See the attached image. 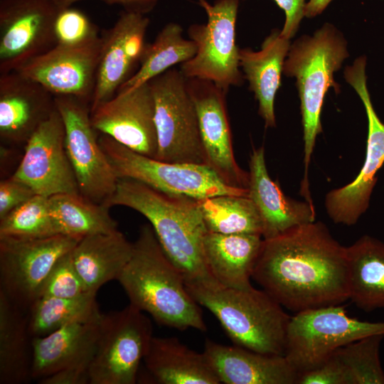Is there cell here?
Wrapping results in <instances>:
<instances>
[{
  "instance_id": "cell-1",
  "label": "cell",
  "mask_w": 384,
  "mask_h": 384,
  "mask_svg": "<svg viewBox=\"0 0 384 384\" xmlns=\"http://www.w3.org/2000/svg\"><path fill=\"white\" fill-rule=\"evenodd\" d=\"M252 279L295 314L349 299L346 247L321 222L263 239Z\"/></svg>"
},
{
  "instance_id": "cell-2",
  "label": "cell",
  "mask_w": 384,
  "mask_h": 384,
  "mask_svg": "<svg viewBox=\"0 0 384 384\" xmlns=\"http://www.w3.org/2000/svg\"><path fill=\"white\" fill-rule=\"evenodd\" d=\"M104 205L132 208L149 221L165 253L181 274L186 289L219 285L205 262L203 240L208 230L197 199L161 192L132 179L119 178L114 193Z\"/></svg>"
},
{
  "instance_id": "cell-3",
  "label": "cell",
  "mask_w": 384,
  "mask_h": 384,
  "mask_svg": "<svg viewBox=\"0 0 384 384\" xmlns=\"http://www.w3.org/2000/svg\"><path fill=\"white\" fill-rule=\"evenodd\" d=\"M117 281L129 304L159 324L179 331L206 330L199 304L161 246L151 225L141 227L132 256Z\"/></svg>"
},
{
  "instance_id": "cell-4",
  "label": "cell",
  "mask_w": 384,
  "mask_h": 384,
  "mask_svg": "<svg viewBox=\"0 0 384 384\" xmlns=\"http://www.w3.org/2000/svg\"><path fill=\"white\" fill-rule=\"evenodd\" d=\"M348 56L346 42L341 33L329 23L324 24L313 36H304L291 46L283 73L296 78L300 99L304 138V173L300 193L312 202L308 178L309 166L316 138L322 132L321 113L324 97L330 87L338 93L340 85L334 73Z\"/></svg>"
},
{
  "instance_id": "cell-5",
  "label": "cell",
  "mask_w": 384,
  "mask_h": 384,
  "mask_svg": "<svg viewBox=\"0 0 384 384\" xmlns=\"http://www.w3.org/2000/svg\"><path fill=\"white\" fill-rule=\"evenodd\" d=\"M187 290L216 317L234 345L262 353L284 355L292 316L263 289L218 285Z\"/></svg>"
},
{
  "instance_id": "cell-6",
  "label": "cell",
  "mask_w": 384,
  "mask_h": 384,
  "mask_svg": "<svg viewBox=\"0 0 384 384\" xmlns=\"http://www.w3.org/2000/svg\"><path fill=\"white\" fill-rule=\"evenodd\" d=\"M98 141L118 178H129L157 191L196 199L218 195L248 196L247 188L225 183L205 164H176L137 153L107 135Z\"/></svg>"
},
{
  "instance_id": "cell-7",
  "label": "cell",
  "mask_w": 384,
  "mask_h": 384,
  "mask_svg": "<svg viewBox=\"0 0 384 384\" xmlns=\"http://www.w3.org/2000/svg\"><path fill=\"white\" fill-rule=\"evenodd\" d=\"M374 334L384 335V321L350 317L341 304L307 309L291 317L284 356L300 373L318 366L339 348Z\"/></svg>"
},
{
  "instance_id": "cell-8",
  "label": "cell",
  "mask_w": 384,
  "mask_h": 384,
  "mask_svg": "<svg viewBox=\"0 0 384 384\" xmlns=\"http://www.w3.org/2000/svg\"><path fill=\"white\" fill-rule=\"evenodd\" d=\"M207 22L192 24L188 36L196 46L195 55L181 65L186 78L209 80L225 91L243 83L240 69L235 27L239 0H216L213 4L198 0Z\"/></svg>"
},
{
  "instance_id": "cell-9",
  "label": "cell",
  "mask_w": 384,
  "mask_h": 384,
  "mask_svg": "<svg viewBox=\"0 0 384 384\" xmlns=\"http://www.w3.org/2000/svg\"><path fill=\"white\" fill-rule=\"evenodd\" d=\"M149 82L158 139L155 159L206 165L197 113L186 77L180 70L171 68Z\"/></svg>"
},
{
  "instance_id": "cell-10",
  "label": "cell",
  "mask_w": 384,
  "mask_h": 384,
  "mask_svg": "<svg viewBox=\"0 0 384 384\" xmlns=\"http://www.w3.org/2000/svg\"><path fill=\"white\" fill-rule=\"evenodd\" d=\"M152 338L150 319L130 304L102 314L89 384H134Z\"/></svg>"
},
{
  "instance_id": "cell-11",
  "label": "cell",
  "mask_w": 384,
  "mask_h": 384,
  "mask_svg": "<svg viewBox=\"0 0 384 384\" xmlns=\"http://www.w3.org/2000/svg\"><path fill=\"white\" fill-rule=\"evenodd\" d=\"M65 127V148L79 193L104 204L114 193L118 177L100 145L90 119V105L70 96H55Z\"/></svg>"
},
{
  "instance_id": "cell-12",
  "label": "cell",
  "mask_w": 384,
  "mask_h": 384,
  "mask_svg": "<svg viewBox=\"0 0 384 384\" xmlns=\"http://www.w3.org/2000/svg\"><path fill=\"white\" fill-rule=\"evenodd\" d=\"M366 58L356 59L344 70V77L360 97L368 119V137L364 164L348 184L330 191L325 208L335 223L353 225L368 210L377 182V174L384 164V123L375 111L367 87Z\"/></svg>"
},
{
  "instance_id": "cell-13",
  "label": "cell",
  "mask_w": 384,
  "mask_h": 384,
  "mask_svg": "<svg viewBox=\"0 0 384 384\" xmlns=\"http://www.w3.org/2000/svg\"><path fill=\"white\" fill-rule=\"evenodd\" d=\"M80 239L61 234L39 239L0 238V292L27 312L41 297L56 262Z\"/></svg>"
},
{
  "instance_id": "cell-14",
  "label": "cell",
  "mask_w": 384,
  "mask_h": 384,
  "mask_svg": "<svg viewBox=\"0 0 384 384\" xmlns=\"http://www.w3.org/2000/svg\"><path fill=\"white\" fill-rule=\"evenodd\" d=\"M101 317L73 322L33 338L32 380L40 384H89Z\"/></svg>"
},
{
  "instance_id": "cell-15",
  "label": "cell",
  "mask_w": 384,
  "mask_h": 384,
  "mask_svg": "<svg viewBox=\"0 0 384 384\" xmlns=\"http://www.w3.org/2000/svg\"><path fill=\"white\" fill-rule=\"evenodd\" d=\"M53 0H0V74L16 71L56 44Z\"/></svg>"
},
{
  "instance_id": "cell-16",
  "label": "cell",
  "mask_w": 384,
  "mask_h": 384,
  "mask_svg": "<svg viewBox=\"0 0 384 384\" xmlns=\"http://www.w3.org/2000/svg\"><path fill=\"white\" fill-rule=\"evenodd\" d=\"M102 48L98 35L80 43L55 44L16 71L55 96L91 103Z\"/></svg>"
},
{
  "instance_id": "cell-17",
  "label": "cell",
  "mask_w": 384,
  "mask_h": 384,
  "mask_svg": "<svg viewBox=\"0 0 384 384\" xmlns=\"http://www.w3.org/2000/svg\"><path fill=\"white\" fill-rule=\"evenodd\" d=\"M186 84L197 113L206 165L228 186L247 188L249 173L239 166L234 155L228 92L199 78H186Z\"/></svg>"
},
{
  "instance_id": "cell-18",
  "label": "cell",
  "mask_w": 384,
  "mask_h": 384,
  "mask_svg": "<svg viewBox=\"0 0 384 384\" xmlns=\"http://www.w3.org/2000/svg\"><path fill=\"white\" fill-rule=\"evenodd\" d=\"M36 195L80 193L65 148V127L56 107L25 144L22 159L11 176Z\"/></svg>"
},
{
  "instance_id": "cell-19",
  "label": "cell",
  "mask_w": 384,
  "mask_h": 384,
  "mask_svg": "<svg viewBox=\"0 0 384 384\" xmlns=\"http://www.w3.org/2000/svg\"><path fill=\"white\" fill-rule=\"evenodd\" d=\"M91 123L99 133L144 156L156 158L158 139L154 103L149 82L117 92L90 112Z\"/></svg>"
},
{
  "instance_id": "cell-20",
  "label": "cell",
  "mask_w": 384,
  "mask_h": 384,
  "mask_svg": "<svg viewBox=\"0 0 384 384\" xmlns=\"http://www.w3.org/2000/svg\"><path fill=\"white\" fill-rule=\"evenodd\" d=\"M149 18L123 10L114 24L102 37V48L90 112L113 97L140 64L146 43Z\"/></svg>"
},
{
  "instance_id": "cell-21",
  "label": "cell",
  "mask_w": 384,
  "mask_h": 384,
  "mask_svg": "<svg viewBox=\"0 0 384 384\" xmlns=\"http://www.w3.org/2000/svg\"><path fill=\"white\" fill-rule=\"evenodd\" d=\"M55 109V97L38 82L16 71L0 74V137L26 144Z\"/></svg>"
},
{
  "instance_id": "cell-22",
  "label": "cell",
  "mask_w": 384,
  "mask_h": 384,
  "mask_svg": "<svg viewBox=\"0 0 384 384\" xmlns=\"http://www.w3.org/2000/svg\"><path fill=\"white\" fill-rule=\"evenodd\" d=\"M248 196L262 220V238L270 239L315 221L314 204L287 196L268 174L263 146L254 149L249 162Z\"/></svg>"
},
{
  "instance_id": "cell-23",
  "label": "cell",
  "mask_w": 384,
  "mask_h": 384,
  "mask_svg": "<svg viewBox=\"0 0 384 384\" xmlns=\"http://www.w3.org/2000/svg\"><path fill=\"white\" fill-rule=\"evenodd\" d=\"M203 353L225 384H297V371L284 355L266 354L207 340Z\"/></svg>"
},
{
  "instance_id": "cell-24",
  "label": "cell",
  "mask_w": 384,
  "mask_h": 384,
  "mask_svg": "<svg viewBox=\"0 0 384 384\" xmlns=\"http://www.w3.org/2000/svg\"><path fill=\"white\" fill-rule=\"evenodd\" d=\"M263 238L255 234H220L208 231L203 255L212 277L227 288L249 289Z\"/></svg>"
},
{
  "instance_id": "cell-25",
  "label": "cell",
  "mask_w": 384,
  "mask_h": 384,
  "mask_svg": "<svg viewBox=\"0 0 384 384\" xmlns=\"http://www.w3.org/2000/svg\"><path fill=\"white\" fill-rule=\"evenodd\" d=\"M274 29L265 39L261 50L240 48V67L244 78L249 82V89L258 102V112L266 127L276 126L274 103L281 85V75L285 58L290 48V41Z\"/></svg>"
},
{
  "instance_id": "cell-26",
  "label": "cell",
  "mask_w": 384,
  "mask_h": 384,
  "mask_svg": "<svg viewBox=\"0 0 384 384\" xmlns=\"http://www.w3.org/2000/svg\"><path fill=\"white\" fill-rule=\"evenodd\" d=\"M132 251L133 243L117 230L83 237L73 249L72 256L86 290L97 293L107 282L117 280Z\"/></svg>"
},
{
  "instance_id": "cell-27",
  "label": "cell",
  "mask_w": 384,
  "mask_h": 384,
  "mask_svg": "<svg viewBox=\"0 0 384 384\" xmlns=\"http://www.w3.org/2000/svg\"><path fill=\"white\" fill-rule=\"evenodd\" d=\"M143 361L158 383H220L203 352L190 349L176 338L153 336Z\"/></svg>"
},
{
  "instance_id": "cell-28",
  "label": "cell",
  "mask_w": 384,
  "mask_h": 384,
  "mask_svg": "<svg viewBox=\"0 0 384 384\" xmlns=\"http://www.w3.org/2000/svg\"><path fill=\"white\" fill-rule=\"evenodd\" d=\"M349 299L370 312L384 309V242L365 235L346 247Z\"/></svg>"
},
{
  "instance_id": "cell-29",
  "label": "cell",
  "mask_w": 384,
  "mask_h": 384,
  "mask_svg": "<svg viewBox=\"0 0 384 384\" xmlns=\"http://www.w3.org/2000/svg\"><path fill=\"white\" fill-rule=\"evenodd\" d=\"M32 340L27 312L0 292V384L32 380Z\"/></svg>"
},
{
  "instance_id": "cell-30",
  "label": "cell",
  "mask_w": 384,
  "mask_h": 384,
  "mask_svg": "<svg viewBox=\"0 0 384 384\" xmlns=\"http://www.w3.org/2000/svg\"><path fill=\"white\" fill-rule=\"evenodd\" d=\"M48 206L58 233L78 238L118 230L109 208L80 193H60L48 198Z\"/></svg>"
},
{
  "instance_id": "cell-31",
  "label": "cell",
  "mask_w": 384,
  "mask_h": 384,
  "mask_svg": "<svg viewBox=\"0 0 384 384\" xmlns=\"http://www.w3.org/2000/svg\"><path fill=\"white\" fill-rule=\"evenodd\" d=\"M183 28L176 23L164 26L151 43H146L139 69L118 90L124 92L149 82L175 65L183 64L196 53V46L183 36Z\"/></svg>"
},
{
  "instance_id": "cell-32",
  "label": "cell",
  "mask_w": 384,
  "mask_h": 384,
  "mask_svg": "<svg viewBox=\"0 0 384 384\" xmlns=\"http://www.w3.org/2000/svg\"><path fill=\"white\" fill-rule=\"evenodd\" d=\"M95 292L73 298L39 297L27 311L28 331L32 338L46 336L67 324L99 319Z\"/></svg>"
},
{
  "instance_id": "cell-33",
  "label": "cell",
  "mask_w": 384,
  "mask_h": 384,
  "mask_svg": "<svg viewBox=\"0 0 384 384\" xmlns=\"http://www.w3.org/2000/svg\"><path fill=\"white\" fill-rule=\"evenodd\" d=\"M197 202L208 231L262 235L260 213L249 196L218 195Z\"/></svg>"
},
{
  "instance_id": "cell-34",
  "label": "cell",
  "mask_w": 384,
  "mask_h": 384,
  "mask_svg": "<svg viewBox=\"0 0 384 384\" xmlns=\"http://www.w3.org/2000/svg\"><path fill=\"white\" fill-rule=\"evenodd\" d=\"M59 235L48 198L35 195L0 219V238L39 239Z\"/></svg>"
},
{
  "instance_id": "cell-35",
  "label": "cell",
  "mask_w": 384,
  "mask_h": 384,
  "mask_svg": "<svg viewBox=\"0 0 384 384\" xmlns=\"http://www.w3.org/2000/svg\"><path fill=\"white\" fill-rule=\"evenodd\" d=\"M384 335L374 334L351 342L336 351L346 366L353 384H384L380 348Z\"/></svg>"
},
{
  "instance_id": "cell-36",
  "label": "cell",
  "mask_w": 384,
  "mask_h": 384,
  "mask_svg": "<svg viewBox=\"0 0 384 384\" xmlns=\"http://www.w3.org/2000/svg\"><path fill=\"white\" fill-rule=\"evenodd\" d=\"M72 250L56 262L44 283L41 297L73 298L90 292L75 267Z\"/></svg>"
},
{
  "instance_id": "cell-37",
  "label": "cell",
  "mask_w": 384,
  "mask_h": 384,
  "mask_svg": "<svg viewBox=\"0 0 384 384\" xmlns=\"http://www.w3.org/2000/svg\"><path fill=\"white\" fill-rule=\"evenodd\" d=\"M98 35L97 28L82 11L71 6L59 10L55 21L56 44H78Z\"/></svg>"
},
{
  "instance_id": "cell-38",
  "label": "cell",
  "mask_w": 384,
  "mask_h": 384,
  "mask_svg": "<svg viewBox=\"0 0 384 384\" xmlns=\"http://www.w3.org/2000/svg\"><path fill=\"white\" fill-rule=\"evenodd\" d=\"M297 384H353V381L335 351L318 366L299 373Z\"/></svg>"
},
{
  "instance_id": "cell-39",
  "label": "cell",
  "mask_w": 384,
  "mask_h": 384,
  "mask_svg": "<svg viewBox=\"0 0 384 384\" xmlns=\"http://www.w3.org/2000/svg\"><path fill=\"white\" fill-rule=\"evenodd\" d=\"M26 183L11 176L0 182V219L33 196Z\"/></svg>"
},
{
  "instance_id": "cell-40",
  "label": "cell",
  "mask_w": 384,
  "mask_h": 384,
  "mask_svg": "<svg viewBox=\"0 0 384 384\" xmlns=\"http://www.w3.org/2000/svg\"><path fill=\"white\" fill-rule=\"evenodd\" d=\"M284 11L286 19L281 36L289 39L297 33L302 18L305 16V0H273Z\"/></svg>"
},
{
  "instance_id": "cell-41",
  "label": "cell",
  "mask_w": 384,
  "mask_h": 384,
  "mask_svg": "<svg viewBox=\"0 0 384 384\" xmlns=\"http://www.w3.org/2000/svg\"><path fill=\"white\" fill-rule=\"evenodd\" d=\"M59 10L70 7L82 0H53ZM110 5H119L124 11L146 14L151 11L161 0H100Z\"/></svg>"
},
{
  "instance_id": "cell-42",
  "label": "cell",
  "mask_w": 384,
  "mask_h": 384,
  "mask_svg": "<svg viewBox=\"0 0 384 384\" xmlns=\"http://www.w3.org/2000/svg\"><path fill=\"white\" fill-rule=\"evenodd\" d=\"M332 0H309L305 6V16L314 17L321 14Z\"/></svg>"
}]
</instances>
